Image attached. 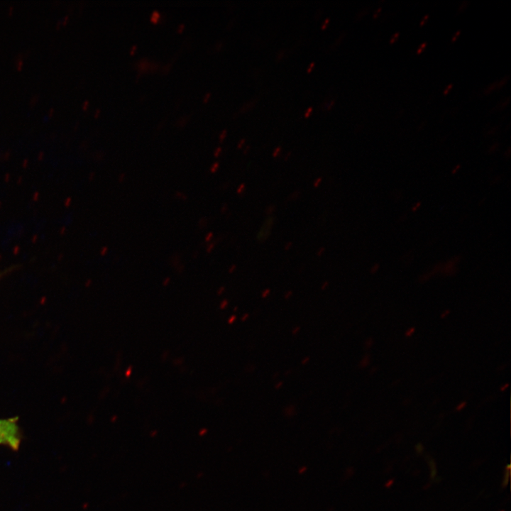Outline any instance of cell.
<instances>
[{"instance_id":"19","label":"cell","mask_w":511,"mask_h":511,"mask_svg":"<svg viewBox=\"0 0 511 511\" xmlns=\"http://www.w3.org/2000/svg\"><path fill=\"white\" fill-rule=\"evenodd\" d=\"M185 28V25L184 23H180L177 26V32L179 33H182L184 31Z\"/></svg>"},{"instance_id":"41","label":"cell","mask_w":511,"mask_h":511,"mask_svg":"<svg viewBox=\"0 0 511 511\" xmlns=\"http://www.w3.org/2000/svg\"><path fill=\"white\" fill-rule=\"evenodd\" d=\"M244 143H245L244 138L240 140L239 142L238 143V148H241L242 145L244 144Z\"/></svg>"},{"instance_id":"35","label":"cell","mask_w":511,"mask_h":511,"mask_svg":"<svg viewBox=\"0 0 511 511\" xmlns=\"http://www.w3.org/2000/svg\"><path fill=\"white\" fill-rule=\"evenodd\" d=\"M228 209V205L226 204H224L222 205L221 208V212L224 214Z\"/></svg>"},{"instance_id":"36","label":"cell","mask_w":511,"mask_h":511,"mask_svg":"<svg viewBox=\"0 0 511 511\" xmlns=\"http://www.w3.org/2000/svg\"><path fill=\"white\" fill-rule=\"evenodd\" d=\"M451 88H452V84H449V85L445 89V90H444V94H447L449 92V91L451 90Z\"/></svg>"},{"instance_id":"43","label":"cell","mask_w":511,"mask_h":511,"mask_svg":"<svg viewBox=\"0 0 511 511\" xmlns=\"http://www.w3.org/2000/svg\"><path fill=\"white\" fill-rule=\"evenodd\" d=\"M100 112H101L100 109H97L95 110V111H94V117H95V118L98 117L99 115V114H100Z\"/></svg>"},{"instance_id":"24","label":"cell","mask_w":511,"mask_h":511,"mask_svg":"<svg viewBox=\"0 0 511 511\" xmlns=\"http://www.w3.org/2000/svg\"><path fill=\"white\" fill-rule=\"evenodd\" d=\"M280 150H281V147H280V146L277 147L273 153V156L276 157L277 155H278V154L280 153Z\"/></svg>"},{"instance_id":"22","label":"cell","mask_w":511,"mask_h":511,"mask_svg":"<svg viewBox=\"0 0 511 511\" xmlns=\"http://www.w3.org/2000/svg\"><path fill=\"white\" fill-rule=\"evenodd\" d=\"M394 483V479H390L388 480L384 485L385 488H390Z\"/></svg>"},{"instance_id":"6","label":"cell","mask_w":511,"mask_h":511,"mask_svg":"<svg viewBox=\"0 0 511 511\" xmlns=\"http://www.w3.org/2000/svg\"><path fill=\"white\" fill-rule=\"evenodd\" d=\"M219 167V162H215V163H214L211 165V166L210 167V168H209L210 172H211V173H215V172L218 170Z\"/></svg>"},{"instance_id":"45","label":"cell","mask_w":511,"mask_h":511,"mask_svg":"<svg viewBox=\"0 0 511 511\" xmlns=\"http://www.w3.org/2000/svg\"><path fill=\"white\" fill-rule=\"evenodd\" d=\"M13 6H10L9 7V9H8V13H9V15H11V14L13 13Z\"/></svg>"},{"instance_id":"29","label":"cell","mask_w":511,"mask_h":511,"mask_svg":"<svg viewBox=\"0 0 511 511\" xmlns=\"http://www.w3.org/2000/svg\"><path fill=\"white\" fill-rule=\"evenodd\" d=\"M324 251H325V248H324V247H321V248L318 250V251H317V255L318 256H321L324 253Z\"/></svg>"},{"instance_id":"2","label":"cell","mask_w":511,"mask_h":511,"mask_svg":"<svg viewBox=\"0 0 511 511\" xmlns=\"http://www.w3.org/2000/svg\"><path fill=\"white\" fill-rule=\"evenodd\" d=\"M510 476V465L507 464L504 473V477L502 483V487L505 488L509 483Z\"/></svg>"},{"instance_id":"53","label":"cell","mask_w":511,"mask_h":511,"mask_svg":"<svg viewBox=\"0 0 511 511\" xmlns=\"http://www.w3.org/2000/svg\"><path fill=\"white\" fill-rule=\"evenodd\" d=\"M430 486V483H428V485H426L424 488L427 489Z\"/></svg>"},{"instance_id":"15","label":"cell","mask_w":511,"mask_h":511,"mask_svg":"<svg viewBox=\"0 0 511 511\" xmlns=\"http://www.w3.org/2000/svg\"><path fill=\"white\" fill-rule=\"evenodd\" d=\"M245 184L241 183L237 188L236 192L238 194H241L245 189Z\"/></svg>"},{"instance_id":"4","label":"cell","mask_w":511,"mask_h":511,"mask_svg":"<svg viewBox=\"0 0 511 511\" xmlns=\"http://www.w3.org/2000/svg\"><path fill=\"white\" fill-rule=\"evenodd\" d=\"M429 468H430V477L431 478H434L436 475V466L433 459H430L429 462Z\"/></svg>"},{"instance_id":"12","label":"cell","mask_w":511,"mask_h":511,"mask_svg":"<svg viewBox=\"0 0 511 511\" xmlns=\"http://www.w3.org/2000/svg\"><path fill=\"white\" fill-rule=\"evenodd\" d=\"M214 233L212 232H209L204 237V241L205 242H209L213 238Z\"/></svg>"},{"instance_id":"18","label":"cell","mask_w":511,"mask_h":511,"mask_svg":"<svg viewBox=\"0 0 511 511\" xmlns=\"http://www.w3.org/2000/svg\"><path fill=\"white\" fill-rule=\"evenodd\" d=\"M227 131L226 129H224L221 131V132L219 134V141H222L226 136Z\"/></svg>"},{"instance_id":"39","label":"cell","mask_w":511,"mask_h":511,"mask_svg":"<svg viewBox=\"0 0 511 511\" xmlns=\"http://www.w3.org/2000/svg\"><path fill=\"white\" fill-rule=\"evenodd\" d=\"M312 107H309V108L306 110V111H305V113H304V116H308L310 114V113L312 112Z\"/></svg>"},{"instance_id":"54","label":"cell","mask_w":511,"mask_h":511,"mask_svg":"<svg viewBox=\"0 0 511 511\" xmlns=\"http://www.w3.org/2000/svg\"><path fill=\"white\" fill-rule=\"evenodd\" d=\"M4 273H0V278L4 275Z\"/></svg>"},{"instance_id":"38","label":"cell","mask_w":511,"mask_h":511,"mask_svg":"<svg viewBox=\"0 0 511 511\" xmlns=\"http://www.w3.org/2000/svg\"><path fill=\"white\" fill-rule=\"evenodd\" d=\"M329 22V18H326L325 21H324V23H322V28H323V29L325 28L326 26L328 24Z\"/></svg>"},{"instance_id":"20","label":"cell","mask_w":511,"mask_h":511,"mask_svg":"<svg viewBox=\"0 0 511 511\" xmlns=\"http://www.w3.org/2000/svg\"><path fill=\"white\" fill-rule=\"evenodd\" d=\"M322 181V177H318V178H317V179L315 180V181L314 182V183H313L314 187H318L319 186V185L321 184Z\"/></svg>"},{"instance_id":"31","label":"cell","mask_w":511,"mask_h":511,"mask_svg":"<svg viewBox=\"0 0 511 511\" xmlns=\"http://www.w3.org/2000/svg\"><path fill=\"white\" fill-rule=\"evenodd\" d=\"M428 18H429V16H428V15L424 16V18H422V20L421 22H420V26H422L427 21Z\"/></svg>"},{"instance_id":"26","label":"cell","mask_w":511,"mask_h":511,"mask_svg":"<svg viewBox=\"0 0 511 511\" xmlns=\"http://www.w3.org/2000/svg\"><path fill=\"white\" fill-rule=\"evenodd\" d=\"M126 175L125 173H121L119 175L118 180L119 182H123L125 180Z\"/></svg>"},{"instance_id":"28","label":"cell","mask_w":511,"mask_h":511,"mask_svg":"<svg viewBox=\"0 0 511 511\" xmlns=\"http://www.w3.org/2000/svg\"><path fill=\"white\" fill-rule=\"evenodd\" d=\"M466 402H461V403H460V404L457 406L456 410H457V411L461 410L462 409L464 408V407L466 406Z\"/></svg>"},{"instance_id":"23","label":"cell","mask_w":511,"mask_h":511,"mask_svg":"<svg viewBox=\"0 0 511 511\" xmlns=\"http://www.w3.org/2000/svg\"><path fill=\"white\" fill-rule=\"evenodd\" d=\"M211 92H207L203 97V101L207 102L211 97Z\"/></svg>"},{"instance_id":"27","label":"cell","mask_w":511,"mask_h":511,"mask_svg":"<svg viewBox=\"0 0 511 511\" xmlns=\"http://www.w3.org/2000/svg\"><path fill=\"white\" fill-rule=\"evenodd\" d=\"M378 268H379V265H378V264H375V265H373V267L371 268L370 272H371L372 273H376V271L378 270Z\"/></svg>"},{"instance_id":"47","label":"cell","mask_w":511,"mask_h":511,"mask_svg":"<svg viewBox=\"0 0 511 511\" xmlns=\"http://www.w3.org/2000/svg\"><path fill=\"white\" fill-rule=\"evenodd\" d=\"M291 246H292V243H291V242L287 243L286 244V246H285V250H289V249L291 248Z\"/></svg>"},{"instance_id":"10","label":"cell","mask_w":511,"mask_h":511,"mask_svg":"<svg viewBox=\"0 0 511 511\" xmlns=\"http://www.w3.org/2000/svg\"><path fill=\"white\" fill-rule=\"evenodd\" d=\"M508 79V77H505L500 81V82H498L497 89H500L503 85H505V84L507 82Z\"/></svg>"},{"instance_id":"14","label":"cell","mask_w":511,"mask_h":511,"mask_svg":"<svg viewBox=\"0 0 511 511\" xmlns=\"http://www.w3.org/2000/svg\"><path fill=\"white\" fill-rule=\"evenodd\" d=\"M38 101V95L33 96L30 101V105L31 106L35 105Z\"/></svg>"},{"instance_id":"8","label":"cell","mask_w":511,"mask_h":511,"mask_svg":"<svg viewBox=\"0 0 511 511\" xmlns=\"http://www.w3.org/2000/svg\"><path fill=\"white\" fill-rule=\"evenodd\" d=\"M23 66V60L21 57L18 58L16 62V67L17 70L20 71L21 70L22 67Z\"/></svg>"},{"instance_id":"51","label":"cell","mask_w":511,"mask_h":511,"mask_svg":"<svg viewBox=\"0 0 511 511\" xmlns=\"http://www.w3.org/2000/svg\"><path fill=\"white\" fill-rule=\"evenodd\" d=\"M269 292H270L269 290H266L263 292V297L267 296V295H268Z\"/></svg>"},{"instance_id":"42","label":"cell","mask_w":511,"mask_h":511,"mask_svg":"<svg viewBox=\"0 0 511 511\" xmlns=\"http://www.w3.org/2000/svg\"><path fill=\"white\" fill-rule=\"evenodd\" d=\"M107 251H108V248H107V247H104V248H101V255H105Z\"/></svg>"},{"instance_id":"34","label":"cell","mask_w":511,"mask_h":511,"mask_svg":"<svg viewBox=\"0 0 511 511\" xmlns=\"http://www.w3.org/2000/svg\"><path fill=\"white\" fill-rule=\"evenodd\" d=\"M68 20H69V16L66 15L64 17L63 20L61 21L62 25H65L67 23Z\"/></svg>"},{"instance_id":"55","label":"cell","mask_w":511,"mask_h":511,"mask_svg":"<svg viewBox=\"0 0 511 511\" xmlns=\"http://www.w3.org/2000/svg\"><path fill=\"white\" fill-rule=\"evenodd\" d=\"M498 511H505L504 510H498Z\"/></svg>"},{"instance_id":"30","label":"cell","mask_w":511,"mask_h":511,"mask_svg":"<svg viewBox=\"0 0 511 511\" xmlns=\"http://www.w3.org/2000/svg\"><path fill=\"white\" fill-rule=\"evenodd\" d=\"M381 10H382V9H381V7H380L375 11L374 15H373V17L375 18L378 17L379 14L380 13Z\"/></svg>"},{"instance_id":"5","label":"cell","mask_w":511,"mask_h":511,"mask_svg":"<svg viewBox=\"0 0 511 511\" xmlns=\"http://www.w3.org/2000/svg\"><path fill=\"white\" fill-rule=\"evenodd\" d=\"M497 86L498 82L492 83L491 84L488 85V87L485 89V93L486 94H490L493 89H497Z\"/></svg>"},{"instance_id":"16","label":"cell","mask_w":511,"mask_h":511,"mask_svg":"<svg viewBox=\"0 0 511 511\" xmlns=\"http://www.w3.org/2000/svg\"><path fill=\"white\" fill-rule=\"evenodd\" d=\"M215 246V242L210 243L207 247V252L211 253Z\"/></svg>"},{"instance_id":"7","label":"cell","mask_w":511,"mask_h":511,"mask_svg":"<svg viewBox=\"0 0 511 511\" xmlns=\"http://www.w3.org/2000/svg\"><path fill=\"white\" fill-rule=\"evenodd\" d=\"M175 195L177 199H182L183 201H185L187 199V196L181 192H176Z\"/></svg>"},{"instance_id":"32","label":"cell","mask_w":511,"mask_h":511,"mask_svg":"<svg viewBox=\"0 0 511 511\" xmlns=\"http://www.w3.org/2000/svg\"><path fill=\"white\" fill-rule=\"evenodd\" d=\"M460 33H461V31H458L454 34V35L453 36V38H452V39H451V41H452V42H454V41L457 39V38L458 37V35H460Z\"/></svg>"},{"instance_id":"40","label":"cell","mask_w":511,"mask_h":511,"mask_svg":"<svg viewBox=\"0 0 511 511\" xmlns=\"http://www.w3.org/2000/svg\"><path fill=\"white\" fill-rule=\"evenodd\" d=\"M236 268V266L235 265H232L229 268V272L230 273H232L233 272L235 271Z\"/></svg>"},{"instance_id":"11","label":"cell","mask_w":511,"mask_h":511,"mask_svg":"<svg viewBox=\"0 0 511 511\" xmlns=\"http://www.w3.org/2000/svg\"><path fill=\"white\" fill-rule=\"evenodd\" d=\"M415 450L418 454H421L424 451V446L421 443H419L416 445Z\"/></svg>"},{"instance_id":"49","label":"cell","mask_w":511,"mask_h":511,"mask_svg":"<svg viewBox=\"0 0 511 511\" xmlns=\"http://www.w3.org/2000/svg\"><path fill=\"white\" fill-rule=\"evenodd\" d=\"M53 112H54L53 108H50L48 111L49 116H51L53 114Z\"/></svg>"},{"instance_id":"9","label":"cell","mask_w":511,"mask_h":511,"mask_svg":"<svg viewBox=\"0 0 511 511\" xmlns=\"http://www.w3.org/2000/svg\"><path fill=\"white\" fill-rule=\"evenodd\" d=\"M468 3H469L468 1H464L460 6V7L458 10V12L461 13V12H463V11H465L467 9V7L468 6Z\"/></svg>"},{"instance_id":"52","label":"cell","mask_w":511,"mask_h":511,"mask_svg":"<svg viewBox=\"0 0 511 511\" xmlns=\"http://www.w3.org/2000/svg\"><path fill=\"white\" fill-rule=\"evenodd\" d=\"M61 24H62L61 21H58L56 23V28H59Z\"/></svg>"},{"instance_id":"50","label":"cell","mask_w":511,"mask_h":511,"mask_svg":"<svg viewBox=\"0 0 511 511\" xmlns=\"http://www.w3.org/2000/svg\"><path fill=\"white\" fill-rule=\"evenodd\" d=\"M460 167H461L460 165H457V166L456 167V168L453 170L452 173H453V174H454V173H456V171H457V170L459 169Z\"/></svg>"},{"instance_id":"25","label":"cell","mask_w":511,"mask_h":511,"mask_svg":"<svg viewBox=\"0 0 511 511\" xmlns=\"http://www.w3.org/2000/svg\"><path fill=\"white\" fill-rule=\"evenodd\" d=\"M136 50H137V45H133L129 50V53L131 55H133L136 53Z\"/></svg>"},{"instance_id":"17","label":"cell","mask_w":511,"mask_h":511,"mask_svg":"<svg viewBox=\"0 0 511 511\" xmlns=\"http://www.w3.org/2000/svg\"><path fill=\"white\" fill-rule=\"evenodd\" d=\"M399 35H400L399 33H395V34L391 37L390 40V44L394 43L397 40V38H398V37H399Z\"/></svg>"},{"instance_id":"37","label":"cell","mask_w":511,"mask_h":511,"mask_svg":"<svg viewBox=\"0 0 511 511\" xmlns=\"http://www.w3.org/2000/svg\"><path fill=\"white\" fill-rule=\"evenodd\" d=\"M414 328H411V329H408L407 331L406 332V336H411L412 334V333L414 332Z\"/></svg>"},{"instance_id":"3","label":"cell","mask_w":511,"mask_h":511,"mask_svg":"<svg viewBox=\"0 0 511 511\" xmlns=\"http://www.w3.org/2000/svg\"><path fill=\"white\" fill-rule=\"evenodd\" d=\"M149 18L152 23H157L161 18V13L158 10H153L151 11Z\"/></svg>"},{"instance_id":"21","label":"cell","mask_w":511,"mask_h":511,"mask_svg":"<svg viewBox=\"0 0 511 511\" xmlns=\"http://www.w3.org/2000/svg\"><path fill=\"white\" fill-rule=\"evenodd\" d=\"M221 151H222L221 148L217 147L214 151V157H216V158L218 157L220 155V153H221Z\"/></svg>"},{"instance_id":"1","label":"cell","mask_w":511,"mask_h":511,"mask_svg":"<svg viewBox=\"0 0 511 511\" xmlns=\"http://www.w3.org/2000/svg\"><path fill=\"white\" fill-rule=\"evenodd\" d=\"M21 444L18 417L0 419V445L17 451Z\"/></svg>"},{"instance_id":"48","label":"cell","mask_w":511,"mask_h":511,"mask_svg":"<svg viewBox=\"0 0 511 511\" xmlns=\"http://www.w3.org/2000/svg\"><path fill=\"white\" fill-rule=\"evenodd\" d=\"M170 278H165V280H164V281H163V285H167V283L170 282Z\"/></svg>"},{"instance_id":"13","label":"cell","mask_w":511,"mask_h":511,"mask_svg":"<svg viewBox=\"0 0 511 511\" xmlns=\"http://www.w3.org/2000/svg\"><path fill=\"white\" fill-rule=\"evenodd\" d=\"M427 45V43H423L422 44H421L417 50V54H420L425 49Z\"/></svg>"},{"instance_id":"44","label":"cell","mask_w":511,"mask_h":511,"mask_svg":"<svg viewBox=\"0 0 511 511\" xmlns=\"http://www.w3.org/2000/svg\"><path fill=\"white\" fill-rule=\"evenodd\" d=\"M420 205H421L420 202L415 204L414 205V207H412V211H416L417 209V208L420 207Z\"/></svg>"},{"instance_id":"46","label":"cell","mask_w":511,"mask_h":511,"mask_svg":"<svg viewBox=\"0 0 511 511\" xmlns=\"http://www.w3.org/2000/svg\"><path fill=\"white\" fill-rule=\"evenodd\" d=\"M314 62H312L310 63L309 66L308 68H307V72H309L312 70V68L314 67Z\"/></svg>"},{"instance_id":"33","label":"cell","mask_w":511,"mask_h":511,"mask_svg":"<svg viewBox=\"0 0 511 511\" xmlns=\"http://www.w3.org/2000/svg\"><path fill=\"white\" fill-rule=\"evenodd\" d=\"M89 106V101L85 100L82 104V109L86 110Z\"/></svg>"}]
</instances>
